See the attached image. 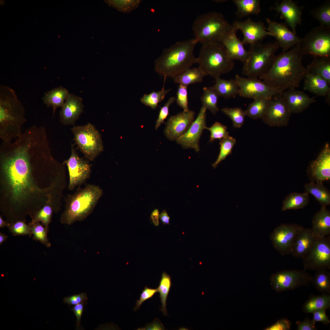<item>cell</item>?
Here are the masks:
<instances>
[{"label": "cell", "instance_id": "6da1fadb", "mask_svg": "<svg viewBox=\"0 0 330 330\" xmlns=\"http://www.w3.org/2000/svg\"><path fill=\"white\" fill-rule=\"evenodd\" d=\"M46 130L29 127L0 146V210L10 223L32 218L47 204L61 209L67 186L65 164L50 150Z\"/></svg>", "mask_w": 330, "mask_h": 330}, {"label": "cell", "instance_id": "7a4b0ae2", "mask_svg": "<svg viewBox=\"0 0 330 330\" xmlns=\"http://www.w3.org/2000/svg\"><path fill=\"white\" fill-rule=\"evenodd\" d=\"M297 44L290 50L275 56L268 71L259 79L276 89L280 94L298 87L307 73L302 59L304 55Z\"/></svg>", "mask_w": 330, "mask_h": 330}, {"label": "cell", "instance_id": "3957f363", "mask_svg": "<svg viewBox=\"0 0 330 330\" xmlns=\"http://www.w3.org/2000/svg\"><path fill=\"white\" fill-rule=\"evenodd\" d=\"M25 109L15 91L9 86L0 85V138L7 143L20 136L26 122Z\"/></svg>", "mask_w": 330, "mask_h": 330}, {"label": "cell", "instance_id": "277c9868", "mask_svg": "<svg viewBox=\"0 0 330 330\" xmlns=\"http://www.w3.org/2000/svg\"><path fill=\"white\" fill-rule=\"evenodd\" d=\"M194 37L178 41L163 49L155 60L154 70L160 75L172 78L197 63L194 50L198 43Z\"/></svg>", "mask_w": 330, "mask_h": 330}, {"label": "cell", "instance_id": "5b68a950", "mask_svg": "<svg viewBox=\"0 0 330 330\" xmlns=\"http://www.w3.org/2000/svg\"><path fill=\"white\" fill-rule=\"evenodd\" d=\"M103 193L102 189L97 185L88 184L84 188L79 186L73 193L67 195L60 223L70 226L85 219L92 213Z\"/></svg>", "mask_w": 330, "mask_h": 330}, {"label": "cell", "instance_id": "8992f818", "mask_svg": "<svg viewBox=\"0 0 330 330\" xmlns=\"http://www.w3.org/2000/svg\"><path fill=\"white\" fill-rule=\"evenodd\" d=\"M232 27L221 13L211 11L200 14L194 20V38L202 44L220 43Z\"/></svg>", "mask_w": 330, "mask_h": 330}, {"label": "cell", "instance_id": "52a82bcc", "mask_svg": "<svg viewBox=\"0 0 330 330\" xmlns=\"http://www.w3.org/2000/svg\"><path fill=\"white\" fill-rule=\"evenodd\" d=\"M197 63L205 75L215 79L230 72L235 64L221 43L202 44Z\"/></svg>", "mask_w": 330, "mask_h": 330}, {"label": "cell", "instance_id": "ba28073f", "mask_svg": "<svg viewBox=\"0 0 330 330\" xmlns=\"http://www.w3.org/2000/svg\"><path fill=\"white\" fill-rule=\"evenodd\" d=\"M280 47L275 41L272 43L262 44L259 42L251 45L249 56L243 64L242 73L247 77H259L271 67Z\"/></svg>", "mask_w": 330, "mask_h": 330}, {"label": "cell", "instance_id": "9c48e42d", "mask_svg": "<svg viewBox=\"0 0 330 330\" xmlns=\"http://www.w3.org/2000/svg\"><path fill=\"white\" fill-rule=\"evenodd\" d=\"M71 130L78 147L89 160L94 161L103 151L101 134L92 124L74 126Z\"/></svg>", "mask_w": 330, "mask_h": 330}, {"label": "cell", "instance_id": "30bf717a", "mask_svg": "<svg viewBox=\"0 0 330 330\" xmlns=\"http://www.w3.org/2000/svg\"><path fill=\"white\" fill-rule=\"evenodd\" d=\"M301 46L304 55L330 57V27L320 25L314 28L302 39Z\"/></svg>", "mask_w": 330, "mask_h": 330}, {"label": "cell", "instance_id": "8fae6325", "mask_svg": "<svg viewBox=\"0 0 330 330\" xmlns=\"http://www.w3.org/2000/svg\"><path fill=\"white\" fill-rule=\"evenodd\" d=\"M305 270L330 269V236L317 238L302 258Z\"/></svg>", "mask_w": 330, "mask_h": 330}, {"label": "cell", "instance_id": "7c38bea8", "mask_svg": "<svg viewBox=\"0 0 330 330\" xmlns=\"http://www.w3.org/2000/svg\"><path fill=\"white\" fill-rule=\"evenodd\" d=\"M312 278L305 270H284L273 274L270 280L272 288L280 292L306 286Z\"/></svg>", "mask_w": 330, "mask_h": 330}, {"label": "cell", "instance_id": "4fadbf2b", "mask_svg": "<svg viewBox=\"0 0 330 330\" xmlns=\"http://www.w3.org/2000/svg\"><path fill=\"white\" fill-rule=\"evenodd\" d=\"M303 228L287 223L279 225L270 236L273 247L282 255L291 254L294 242Z\"/></svg>", "mask_w": 330, "mask_h": 330}, {"label": "cell", "instance_id": "5bb4252c", "mask_svg": "<svg viewBox=\"0 0 330 330\" xmlns=\"http://www.w3.org/2000/svg\"><path fill=\"white\" fill-rule=\"evenodd\" d=\"M63 163L67 166L69 176L68 189L72 191L77 186H80L90 178L91 166L89 161L80 157L72 145L71 153L69 158Z\"/></svg>", "mask_w": 330, "mask_h": 330}, {"label": "cell", "instance_id": "9a60e30c", "mask_svg": "<svg viewBox=\"0 0 330 330\" xmlns=\"http://www.w3.org/2000/svg\"><path fill=\"white\" fill-rule=\"evenodd\" d=\"M240 88L239 96L253 98H272L280 93L257 77L245 78L236 75L235 79Z\"/></svg>", "mask_w": 330, "mask_h": 330}, {"label": "cell", "instance_id": "2e32d148", "mask_svg": "<svg viewBox=\"0 0 330 330\" xmlns=\"http://www.w3.org/2000/svg\"><path fill=\"white\" fill-rule=\"evenodd\" d=\"M291 113L289 110L281 94L273 97L262 119L269 126L280 127L288 124Z\"/></svg>", "mask_w": 330, "mask_h": 330}, {"label": "cell", "instance_id": "e0dca14e", "mask_svg": "<svg viewBox=\"0 0 330 330\" xmlns=\"http://www.w3.org/2000/svg\"><path fill=\"white\" fill-rule=\"evenodd\" d=\"M206 110L203 106L201 108L196 119L187 132L176 141L183 148H191L196 152L200 151L199 140L203 130L207 127L206 126Z\"/></svg>", "mask_w": 330, "mask_h": 330}, {"label": "cell", "instance_id": "ac0fdd59", "mask_svg": "<svg viewBox=\"0 0 330 330\" xmlns=\"http://www.w3.org/2000/svg\"><path fill=\"white\" fill-rule=\"evenodd\" d=\"M195 113L192 110L182 112L170 116L166 123L164 130L166 137L176 141L185 134L193 121Z\"/></svg>", "mask_w": 330, "mask_h": 330}, {"label": "cell", "instance_id": "d6986e66", "mask_svg": "<svg viewBox=\"0 0 330 330\" xmlns=\"http://www.w3.org/2000/svg\"><path fill=\"white\" fill-rule=\"evenodd\" d=\"M232 25L237 30H240L242 31L244 36L242 42L244 45L254 44L267 36H271L263 22H255L249 18L243 21H235Z\"/></svg>", "mask_w": 330, "mask_h": 330}, {"label": "cell", "instance_id": "ffe728a7", "mask_svg": "<svg viewBox=\"0 0 330 330\" xmlns=\"http://www.w3.org/2000/svg\"><path fill=\"white\" fill-rule=\"evenodd\" d=\"M268 24L267 30L274 37L282 49L283 52L288 50L296 45L301 43L302 38L293 33L283 23L277 22L266 18Z\"/></svg>", "mask_w": 330, "mask_h": 330}, {"label": "cell", "instance_id": "44dd1931", "mask_svg": "<svg viewBox=\"0 0 330 330\" xmlns=\"http://www.w3.org/2000/svg\"><path fill=\"white\" fill-rule=\"evenodd\" d=\"M308 174L311 181L323 182L330 179V147L328 143L310 164Z\"/></svg>", "mask_w": 330, "mask_h": 330}, {"label": "cell", "instance_id": "7402d4cb", "mask_svg": "<svg viewBox=\"0 0 330 330\" xmlns=\"http://www.w3.org/2000/svg\"><path fill=\"white\" fill-rule=\"evenodd\" d=\"M302 8L298 6L292 0H283L277 1L275 3V6L270 8L280 14L281 19H284L290 27L292 32L296 34V29L298 25H300L302 21Z\"/></svg>", "mask_w": 330, "mask_h": 330}, {"label": "cell", "instance_id": "603a6c76", "mask_svg": "<svg viewBox=\"0 0 330 330\" xmlns=\"http://www.w3.org/2000/svg\"><path fill=\"white\" fill-rule=\"evenodd\" d=\"M232 26L231 29L222 38L220 43L230 59L233 61L239 60L243 64L248 57L249 52L245 48L242 41L237 37V30L233 25Z\"/></svg>", "mask_w": 330, "mask_h": 330}, {"label": "cell", "instance_id": "cb8c5ba5", "mask_svg": "<svg viewBox=\"0 0 330 330\" xmlns=\"http://www.w3.org/2000/svg\"><path fill=\"white\" fill-rule=\"evenodd\" d=\"M83 111L82 98L69 94L60 111V122L64 125H74Z\"/></svg>", "mask_w": 330, "mask_h": 330}, {"label": "cell", "instance_id": "d4e9b609", "mask_svg": "<svg viewBox=\"0 0 330 330\" xmlns=\"http://www.w3.org/2000/svg\"><path fill=\"white\" fill-rule=\"evenodd\" d=\"M291 114L300 113L315 102L314 97H310L303 91L291 89L281 93Z\"/></svg>", "mask_w": 330, "mask_h": 330}, {"label": "cell", "instance_id": "484cf974", "mask_svg": "<svg viewBox=\"0 0 330 330\" xmlns=\"http://www.w3.org/2000/svg\"><path fill=\"white\" fill-rule=\"evenodd\" d=\"M312 233L317 238L329 236L330 234V211L326 207H321L313 217L312 221Z\"/></svg>", "mask_w": 330, "mask_h": 330}, {"label": "cell", "instance_id": "4316f807", "mask_svg": "<svg viewBox=\"0 0 330 330\" xmlns=\"http://www.w3.org/2000/svg\"><path fill=\"white\" fill-rule=\"evenodd\" d=\"M317 238L311 229L304 227L297 236L291 254L294 257L302 258L310 250Z\"/></svg>", "mask_w": 330, "mask_h": 330}, {"label": "cell", "instance_id": "83f0119b", "mask_svg": "<svg viewBox=\"0 0 330 330\" xmlns=\"http://www.w3.org/2000/svg\"><path fill=\"white\" fill-rule=\"evenodd\" d=\"M304 79V90L318 96H325L330 94V85L322 77L307 72Z\"/></svg>", "mask_w": 330, "mask_h": 330}, {"label": "cell", "instance_id": "f1b7e54d", "mask_svg": "<svg viewBox=\"0 0 330 330\" xmlns=\"http://www.w3.org/2000/svg\"><path fill=\"white\" fill-rule=\"evenodd\" d=\"M69 94L66 89L59 86L45 93L42 100L47 107L52 108L54 114L57 108L63 106Z\"/></svg>", "mask_w": 330, "mask_h": 330}, {"label": "cell", "instance_id": "f546056e", "mask_svg": "<svg viewBox=\"0 0 330 330\" xmlns=\"http://www.w3.org/2000/svg\"><path fill=\"white\" fill-rule=\"evenodd\" d=\"M213 86L219 97L226 99L235 98L239 94L240 88L235 79L227 80L220 77L215 78Z\"/></svg>", "mask_w": 330, "mask_h": 330}, {"label": "cell", "instance_id": "4dcf8cb0", "mask_svg": "<svg viewBox=\"0 0 330 330\" xmlns=\"http://www.w3.org/2000/svg\"><path fill=\"white\" fill-rule=\"evenodd\" d=\"M305 192L312 195L321 207H326L330 204V193L323 182L311 181L304 185Z\"/></svg>", "mask_w": 330, "mask_h": 330}, {"label": "cell", "instance_id": "1f68e13d", "mask_svg": "<svg viewBox=\"0 0 330 330\" xmlns=\"http://www.w3.org/2000/svg\"><path fill=\"white\" fill-rule=\"evenodd\" d=\"M205 73L199 67L189 68L176 75L172 78L174 83L185 86L192 84L201 82Z\"/></svg>", "mask_w": 330, "mask_h": 330}, {"label": "cell", "instance_id": "d6a6232c", "mask_svg": "<svg viewBox=\"0 0 330 330\" xmlns=\"http://www.w3.org/2000/svg\"><path fill=\"white\" fill-rule=\"evenodd\" d=\"M307 72L318 75L330 84V57H315L306 68Z\"/></svg>", "mask_w": 330, "mask_h": 330}, {"label": "cell", "instance_id": "836d02e7", "mask_svg": "<svg viewBox=\"0 0 330 330\" xmlns=\"http://www.w3.org/2000/svg\"><path fill=\"white\" fill-rule=\"evenodd\" d=\"M309 199V194L305 192L289 193L283 202L282 211L302 208L308 204Z\"/></svg>", "mask_w": 330, "mask_h": 330}, {"label": "cell", "instance_id": "e575fe53", "mask_svg": "<svg viewBox=\"0 0 330 330\" xmlns=\"http://www.w3.org/2000/svg\"><path fill=\"white\" fill-rule=\"evenodd\" d=\"M237 9L236 14L238 18L258 15L261 11L259 0H233Z\"/></svg>", "mask_w": 330, "mask_h": 330}, {"label": "cell", "instance_id": "d590c367", "mask_svg": "<svg viewBox=\"0 0 330 330\" xmlns=\"http://www.w3.org/2000/svg\"><path fill=\"white\" fill-rule=\"evenodd\" d=\"M272 98L260 97L254 99L245 110L246 116L253 119H262Z\"/></svg>", "mask_w": 330, "mask_h": 330}, {"label": "cell", "instance_id": "8d00e7d4", "mask_svg": "<svg viewBox=\"0 0 330 330\" xmlns=\"http://www.w3.org/2000/svg\"><path fill=\"white\" fill-rule=\"evenodd\" d=\"M330 308V295L322 294L310 297L304 304L302 309L304 313H309L318 310H329Z\"/></svg>", "mask_w": 330, "mask_h": 330}, {"label": "cell", "instance_id": "74e56055", "mask_svg": "<svg viewBox=\"0 0 330 330\" xmlns=\"http://www.w3.org/2000/svg\"><path fill=\"white\" fill-rule=\"evenodd\" d=\"M203 94L200 97L202 106L215 115L219 111L218 106L219 95L213 86L204 87Z\"/></svg>", "mask_w": 330, "mask_h": 330}, {"label": "cell", "instance_id": "f35d334b", "mask_svg": "<svg viewBox=\"0 0 330 330\" xmlns=\"http://www.w3.org/2000/svg\"><path fill=\"white\" fill-rule=\"evenodd\" d=\"M311 282L316 289L322 294L330 293V273L327 269L316 270Z\"/></svg>", "mask_w": 330, "mask_h": 330}, {"label": "cell", "instance_id": "ab89813d", "mask_svg": "<svg viewBox=\"0 0 330 330\" xmlns=\"http://www.w3.org/2000/svg\"><path fill=\"white\" fill-rule=\"evenodd\" d=\"M166 78L165 76L164 77L163 84L161 90L158 91H153L148 94H145L141 99L142 103L150 107L153 109H155L157 108L158 104L162 101L166 95L172 90L171 89L166 90L165 89Z\"/></svg>", "mask_w": 330, "mask_h": 330}, {"label": "cell", "instance_id": "60d3db41", "mask_svg": "<svg viewBox=\"0 0 330 330\" xmlns=\"http://www.w3.org/2000/svg\"><path fill=\"white\" fill-rule=\"evenodd\" d=\"M171 285V277L166 272H163L162 274L159 285L157 289L158 292L160 293V297L162 304V308L160 310L164 316L167 315V300Z\"/></svg>", "mask_w": 330, "mask_h": 330}, {"label": "cell", "instance_id": "b9f144b4", "mask_svg": "<svg viewBox=\"0 0 330 330\" xmlns=\"http://www.w3.org/2000/svg\"><path fill=\"white\" fill-rule=\"evenodd\" d=\"M311 16L320 23L321 25L330 27V1L323 4L310 12Z\"/></svg>", "mask_w": 330, "mask_h": 330}, {"label": "cell", "instance_id": "7bdbcfd3", "mask_svg": "<svg viewBox=\"0 0 330 330\" xmlns=\"http://www.w3.org/2000/svg\"><path fill=\"white\" fill-rule=\"evenodd\" d=\"M236 143V139L229 136L221 140L219 142L220 150L219 154L215 162L212 164V166L214 168H216L222 160H225L227 156L231 154Z\"/></svg>", "mask_w": 330, "mask_h": 330}, {"label": "cell", "instance_id": "ee69618b", "mask_svg": "<svg viewBox=\"0 0 330 330\" xmlns=\"http://www.w3.org/2000/svg\"><path fill=\"white\" fill-rule=\"evenodd\" d=\"M53 212L52 205L50 204H46L35 213L31 218V221L41 222L48 233L49 226L51 221Z\"/></svg>", "mask_w": 330, "mask_h": 330}, {"label": "cell", "instance_id": "f6af8a7d", "mask_svg": "<svg viewBox=\"0 0 330 330\" xmlns=\"http://www.w3.org/2000/svg\"><path fill=\"white\" fill-rule=\"evenodd\" d=\"M105 1L109 6L116 9L119 11L128 13L138 8L142 0H109Z\"/></svg>", "mask_w": 330, "mask_h": 330}, {"label": "cell", "instance_id": "bcb514c9", "mask_svg": "<svg viewBox=\"0 0 330 330\" xmlns=\"http://www.w3.org/2000/svg\"><path fill=\"white\" fill-rule=\"evenodd\" d=\"M221 110L230 119L234 127L240 128L243 125L246 116L245 110H243L240 107H225L222 108Z\"/></svg>", "mask_w": 330, "mask_h": 330}, {"label": "cell", "instance_id": "7dc6e473", "mask_svg": "<svg viewBox=\"0 0 330 330\" xmlns=\"http://www.w3.org/2000/svg\"><path fill=\"white\" fill-rule=\"evenodd\" d=\"M40 222L31 221L29 224L33 235V239L40 241L48 248L50 247L51 244L47 237L48 232L43 225Z\"/></svg>", "mask_w": 330, "mask_h": 330}, {"label": "cell", "instance_id": "c3c4849f", "mask_svg": "<svg viewBox=\"0 0 330 330\" xmlns=\"http://www.w3.org/2000/svg\"><path fill=\"white\" fill-rule=\"evenodd\" d=\"M227 127L218 122H215L210 127H207L211 133L210 141L212 142L216 139L221 140L229 136Z\"/></svg>", "mask_w": 330, "mask_h": 330}, {"label": "cell", "instance_id": "681fc988", "mask_svg": "<svg viewBox=\"0 0 330 330\" xmlns=\"http://www.w3.org/2000/svg\"><path fill=\"white\" fill-rule=\"evenodd\" d=\"M9 230L14 236L28 235L31 237L32 233L29 224L25 221H18L11 224L8 227Z\"/></svg>", "mask_w": 330, "mask_h": 330}, {"label": "cell", "instance_id": "f907efd6", "mask_svg": "<svg viewBox=\"0 0 330 330\" xmlns=\"http://www.w3.org/2000/svg\"><path fill=\"white\" fill-rule=\"evenodd\" d=\"M187 87L179 85L176 93V103L180 107L183 109V111L185 112L189 110L188 106Z\"/></svg>", "mask_w": 330, "mask_h": 330}, {"label": "cell", "instance_id": "816d5d0a", "mask_svg": "<svg viewBox=\"0 0 330 330\" xmlns=\"http://www.w3.org/2000/svg\"><path fill=\"white\" fill-rule=\"evenodd\" d=\"M176 100L175 97H170L164 106L161 108L158 118L156 122V130H157L162 123H164V120L167 118L169 114V107Z\"/></svg>", "mask_w": 330, "mask_h": 330}, {"label": "cell", "instance_id": "f5cc1de1", "mask_svg": "<svg viewBox=\"0 0 330 330\" xmlns=\"http://www.w3.org/2000/svg\"><path fill=\"white\" fill-rule=\"evenodd\" d=\"M157 292V288H150L145 286L140 295L139 299L136 301L135 306L133 309L135 311H137L145 301L152 298L154 294Z\"/></svg>", "mask_w": 330, "mask_h": 330}, {"label": "cell", "instance_id": "db71d44e", "mask_svg": "<svg viewBox=\"0 0 330 330\" xmlns=\"http://www.w3.org/2000/svg\"><path fill=\"white\" fill-rule=\"evenodd\" d=\"M292 323L288 319H280L275 323L265 328V330H289L292 326Z\"/></svg>", "mask_w": 330, "mask_h": 330}, {"label": "cell", "instance_id": "11a10c76", "mask_svg": "<svg viewBox=\"0 0 330 330\" xmlns=\"http://www.w3.org/2000/svg\"><path fill=\"white\" fill-rule=\"evenodd\" d=\"M88 299L86 293L74 295L64 298L63 300L64 302L69 305H76L82 302L86 301Z\"/></svg>", "mask_w": 330, "mask_h": 330}, {"label": "cell", "instance_id": "9f6ffc18", "mask_svg": "<svg viewBox=\"0 0 330 330\" xmlns=\"http://www.w3.org/2000/svg\"><path fill=\"white\" fill-rule=\"evenodd\" d=\"M326 310L321 309L315 310L312 313L313 314L312 320L315 322H322L324 324L328 325L330 323L328 316L326 312Z\"/></svg>", "mask_w": 330, "mask_h": 330}, {"label": "cell", "instance_id": "6f0895ef", "mask_svg": "<svg viewBox=\"0 0 330 330\" xmlns=\"http://www.w3.org/2000/svg\"><path fill=\"white\" fill-rule=\"evenodd\" d=\"M316 322L312 319L306 318L303 321H296V324L298 330H315L317 328L315 326Z\"/></svg>", "mask_w": 330, "mask_h": 330}, {"label": "cell", "instance_id": "680465c9", "mask_svg": "<svg viewBox=\"0 0 330 330\" xmlns=\"http://www.w3.org/2000/svg\"><path fill=\"white\" fill-rule=\"evenodd\" d=\"M87 303L86 301L82 302L75 305L71 309L72 311L75 314L77 318V327H79L80 324L81 317L84 311V306Z\"/></svg>", "mask_w": 330, "mask_h": 330}, {"label": "cell", "instance_id": "91938a15", "mask_svg": "<svg viewBox=\"0 0 330 330\" xmlns=\"http://www.w3.org/2000/svg\"><path fill=\"white\" fill-rule=\"evenodd\" d=\"M159 213L158 209H155L152 211L150 216L151 221L156 226L159 225Z\"/></svg>", "mask_w": 330, "mask_h": 330}, {"label": "cell", "instance_id": "94428289", "mask_svg": "<svg viewBox=\"0 0 330 330\" xmlns=\"http://www.w3.org/2000/svg\"><path fill=\"white\" fill-rule=\"evenodd\" d=\"M160 218L162 223L164 225L169 224L170 217L167 211L163 210L159 215Z\"/></svg>", "mask_w": 330, "mask_h": 330}, {"label": "cell", "instance_id": "6125c7cd", "mask_svg": "<svg viewBox=\"0 0 330 330\" xmlns=\"http://www.w3.org/2000/svg\"><path fill=\"white\" fill-rule=\"evenodd\" d=\"M11 224L4 220L2 218V215L0 216V228H3L5 227H9Z\"/></svg>", "mask_w": 330, "mask_h": 330}, {"label": "cell", "instance_id": "be15d7a7", "mask_svg": "<svg viewBox=\"0 0 330 330\" xmlns=\"http://www.w3.org/2000/svg\"><path fill=\"white\" fill-rule=\"evenodd\" d=\"M8 238V236L5 234L0 232V245H1L2 243L6 240Z\"/></svg>", "mask_w": 330, "mask_h": 330}]
</instances>
